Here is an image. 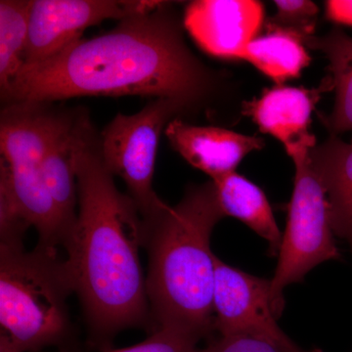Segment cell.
<instances>
[{"instance_id": "cell-1", "label": "cell", "mask_w": 352, "mask_h": 352, "mask_svg": "<svg viewBox=\"0 0 352 352\" xmlns=\"http://www.w3.org/2000/svg\"><path fill=\"white\" fill-rule=\"evenodd\" d=\"M166 2L120 21L112 31L80 38L54 56L24 65L1 94L8 103H50L80 96L143 95L198 106L214 76L190 51Z\"/></svg>"}, {"instance_id": "cell-2", "label": "cell", "mask_w": 352, "mask_h": 352, "mask_svg": "<svg viewBox=\"0 0 352 352\" xmlns=\"http://www.w3.org/2000/svg\"><path fill=\"white\" fill-rule=\"evenodd\" d=\"M73 160L78 210L64 245L65 264L82 305L89 344L106 351L126 329L153 333L139 256L143 219L131 197L116 186L102 157L100 135L87 113L76 115Z\"/></svg>"}, {"instance_id": "cell-3", "label": "cell", "mask_w": 352, "mask_h": 352, "mask_svg": "<svg viewBox=\"0 0 352 352\" xmlns=\"http://www.w3.org/2000/svg\"><path fill=\"white\" fill-rule=\"evenodd\" d=\"M226 217L214 182L192 185L182 201L143 219L149 256L146 291L153 333L173 329L198 340L214 332V256L210 237Z\"/></svg>"}, {"instance_id": "cell-4", "label": "cell", "mask_w": 352, "mask_h": 352, "mask_svg": "<svg viewBox=\"0 0 352 352\" xmlns=\"http://www.w3.org/2000/svg\"><path fill=\"white\" fill-rule=\"evenodd\" d=\"M72 293L71 277L57 252L0 245V325L21 351L58 346L74 352L67 305Z\"/></svg>"}, {"instance_id": "cell-5", "label": "cell", "mask_w": 352, "mask_h": 352, "mask_svg": "<svg viewBox=\"0 0 352 352\" xmlns=\"http://www.w3.org/2000/svg\"><path fill=\"white\" fill-rule=\"evenodd\" d=\"M46 104L14 102L2 111L0 175L6 178L25 219L38 231V245L57 252L67 235L46 191L43 164L60 113Z\"/></svg>"}, {"instance_id": "cell-6", "label": "cell", "mask_w": 352, "mask_h": 352, "mask_svg": "<svg viewBox=\"0 0 352 352\" xmlns=\"http://www.w3.org/2000/svg\"><path fill=\"white\" fill-rule=\"evenodd\" d=\"M310 151L292 157L295 164L293 195L277 267L270 279L271 303L277 319L283 311L286 287L302 282L319 264L342 259L333 239L327 195L310 164Z\"/></svg>"}, {"instance_id": "cell-7", "label": "cell", "mask_w": 352, "mask_h": 352, "mask_svg": "<svg viewBox=\"0 0 352 352\" xmlns=\"http://www.w3.org/2000/svg\"><path fill=\"white\" fill-rule=\"evenodd\" d=\"M187 110L182 102L156 98L134 115L116 116L101 132L104 164L126 183L143 219L154 217L166 206L153 188L157 145L164 127Z\"/></svg>"}, {"instance_id": "cell-8", "label": "cell", "mask_w": 352, "mask_h": 352, "mask_svg": "<svg viewBox=\"0 0 352 352\" xmlns=\"http://www.w3.org/2000/svg\"><path fill=\"white\" fill-rule=\"evenodd\" d=\"M166 2L154 0H32L25 64L54 56L82 38L91 25L124 20L156 10Z\"/></svg>"}, {"instance_id": "cell-9", "label": "cell", "mask_w": 352, "mask_h": 352, "mask_svg": "<svg viewBox=\"0 0 352 352\" xmlns=\"http://www.w3.org/2000/svg\"><path fill=\"white\" fill-rule=\"evenodd\" d=\"M214 332L252 336L291 352H305L277 324L271 303V280L254 276L214 256Z\"/></svg>"}, {"instance_id": "cell-10", "label": "cell", "mask_w": 352, "mask_h": 352, "mask_svg": "<svg viewBox=\"0 0 352 352\" xmlns=\"http://www.w3.org/2000/svg\"><path fill=\"white\" fill-rule=\"evenodd\" d=\"M264 7L254 0H197L184 12L185 29L212 56L241 60L264 27Z\"/></svg>"}, {"instance_id": "cell-11", "label": "cell", "mask_w": 352, "mask_h": 352, "mask_svg": "<svg viewBox=\"0 0 352 352\" xmlns=\"http://www.w3.org/2000/svg\"><path fill=\"white\" fill-rule=\"evenodd\" d=\"M324 91L322 83L315 89L285 85L266 88L258 98L245 102L244 113L261 132L280 141L292 157L316 145L309 129L312 112Z\"/></svg>"}, {"instance_id": "cell-12", "label": "cell", "mask_w": 352, "mask_h": 352, "mask_svg": "<svg viewBox=\"0 0 352 352\" xmlns=\"http://www.w3.org/2000/svg\"><path fill=\"white\" fill-rule=\"evenodd\" d=\"M175 151L212 180L236 171L247 155L265 146L263 138L217 126H197L175 118L166 127Z\"/></svg>"}, {"instance_id": "cell-13", "label": "cell", "mask_w": 352, "mask_h": 352, "mask_svg": "<svg viewBox=\"0 0 352 352\" xmlns=\"http://www.w3.org/2000/svg\"><path fill=\"white\" fill-rule=\"evenodd\" d=\"M310 164L327 195L333 234L352 237V142L330 136L309 153Z\"/></svg>"}, {"instance_id": "cell-14", "label": "cell", "mask_w": 352, "mask_h": 352, "mask_svg": "<svg viewBox=\"0 0 352 352\" xmlns=\"http://www.w3.org/2000/svg\"><path fill=\"white\" fill-rule=\"evenodd\" d=\"M75 120L76 115L60 113L43 164L44 185L66 232V241L78 219V182L73 160Z\"/></svg>"}, {"instance_id": "cell-15", "label": "cell", "mask_w": 352, "mask_h": 352, "mask_svg": "<svg viewBox=\"0 0 352 352\" xmlns=\"http://www.w3.org/2000/svg\"><path fill=\"white\" fill-rule=\"evenodd\" d=\"M307 48L320 51L328 60V75L322 85L332 90L335 101L328 115L321 113L322 124L330 136L352 132V38L340 28L322 36H310L303 41Z\"/></svg>"}, {"instance_id": "cell-16", "label": "cell", "mask_w": 352, "mask_h": 352, "mask_svg": "<svg viewBox=\"0 0 352 352\" xmlns=\"http://www.w3.org/2000/svg\"><path fill=\"white\" fill-rule=\"evenodd\" d=\"M212 182L224 215L239 219L250 227L268 243V254L278 256L283 234L263 190L236 171Z\"/></svg>"}, {"instance_id": "cell-17", "label": "cell", "mask_w": 352, "mask_h": 352, "mask_svg": "<svg viewBox=\"0 0 352 352\" xmlns=\"http://www.w3.org/2000/svg\"><path fill=\"white\" fill-rule=\"evenodd\" d=\"M241 60L249 62L278 85L298 78L311 61L300 38L280 31H266L248 44Z\"/></svg>"}, {"instance_id": "cell-18", "label": "cell", "mask_w": 352, "mask_h": 352, "mask_svg": "<svg viewBox=\"0 0 352 352\" xmlns=\"http://www.w3.org/2000/svg\"><path fill=\"white\" fill-rule=\"evenodd\" d=\"M32 0L0 1V87L1 94L25 64Z\"/></svg>"}, {"instance_id": "cell-19", "label": "cell", "mask_w": 352, "mask_h": 352, "mask_svg": "<svg viewBox=\"0 0 352 352\" xmlns=\"http://www.w3.org/2000/svg\"><path fill=\"white\" fill-rule=\"evenodd\" d=\"M276 12L265 21V31L288 32L300 41L314 36L319 8L309 0H276Z\"/></svg>"}, {"instance_id": "cell-20", "label": "cell", "mask_w": 352, "mask_h": 352, "mask_svg": "<svg viewBox=\"0 0 352 352\" xmlns=\"http://www.w3.org/2000/svg\"><path fill=\"white\" fill-rule=\"evenodd\" d=\"M30 226L10 185L0 175V245H23V237Z\"/></svg>"}, {"instance_id": "cell-21", "label": "cell", "mask_w": 352, "mask_h": 352, "mask_svg": "<svg viewBox=\"0 0 352 352\" xmlns=\"http://www.w3.org/2000/svg\"><path fill=\"white\" fill-rule=\"evenodd\" d=\"M200 340L173 329H159L134 346L102 352H191ZM71 352V351H60Z\"/></svg>"}, {"instance_id": "cell-22", "label": "cell", "mask_w": 352, "mask_h": 352, "mask_svg": "<svg viewBox=\"0 0 352 352\" xmlns=\"http://www.w3.org/2000/svg\"><path fill=\"white\" fill-rule=\"evenodd\" d=\"M191 352H291L268 340L252 336H219L210 338L207 346L203 349L196 347ZM305 352H322L312 349Z\"/></svg>"}, {"instance_id": "cell-23", "label": "cell", "mask_w": 352, "mask_h": 352, "mask_svg": "<svg viewBox=\"0 0 352 352\" xmlns=\"http://www.w3.org/2000/svg\"><path fill=\"white\" fill-rule=\"evenodd\" d=\"M325 16L333 24L352 28V0H328Z\"/></svg>"}, {"instance_id": "cell-24", "label": "cell", "mask_w": 352, "mask_h": 352, "mask_svg": "<svg viewBox=\"0 0 352 352\" xmlns=\"http://www.w3.org/2000/svg\"><path fill=\"white\" fill-rule=\"evenodd\" d=\"M0 352H23L21 351L12 340L9 339L8 336L6 333L0 332Z\"/></svg>"}, {"instance_id": "cell-25", "label": "cell", "mask_w": 352, "mask_h": 352, "mask_svg": "<svg viewBox=\"0 0 352 352\" xmlns=\"http://www.w3.org/2000/svg\"><path fill=\"white\" fill-rule=\"evenodd\" d=\"M349 244L351 245V250H352V237L351 238V239H349Z\"/></svg>"}]
</instances>
